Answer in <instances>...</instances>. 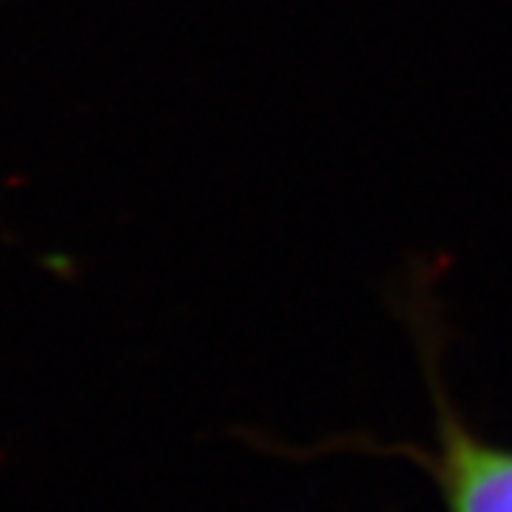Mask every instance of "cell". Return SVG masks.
Masks as SVG:
<instances>
[{"label": "cell", "instance_id": "6da1fadb", "mask_svg": "<svg viewBox=\"0 0 512 512\" xmlns=\"http://www.w3.org/2000/svg\"><path fill=\"white\" fill-rule=\"evenodd\" d=\"M433 473L447 512H512V447L476 439L453 416L441 421Z\"/></svg>", "mask_w": 512, "mask_h": 512}]
</instances>
